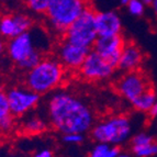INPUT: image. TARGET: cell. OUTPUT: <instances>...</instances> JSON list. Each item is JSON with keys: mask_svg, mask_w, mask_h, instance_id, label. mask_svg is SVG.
I'll return each mask as SVG.
<instances>
[{"mask_svg": "<svg viewBox=\"0 0 157 157\" xmlns=\"http://www.w3.org/2000/svg\"><path fill=\"white\" fill-rule=\"evenodd\" d=\"M1 91H3V87H2V85L0 84V92Z\"/></svg>", "mask_w": 157, "mask_h": 157, "instance_id": "4dcf8cb0", "label": "cell"}, {"mask_svg": "<svg viewBox=\"0 0 157 157\" xmlns=\"http://www.w3.org/2000/svg\"><path fill=\"white\" fill-rule=\"evenodd\" d=\"M94 23L98 36H114L122 32V21L117 11H96Z\"/></svg>", "mask_w": 157, "mask_h": 157, "instance_id": "4fadbf2b", "label": "cell"}, {"mask_svg": "<svg viewBox=\"0 0 157 157\" xmlns=\"http://www.w3.org/2000/svg\"><path fill=\"white\" fill-rule=\"evenodd\" d=\"M131 151L136 157H152L157 155V141H153L142 146H131Z\"/></svg>", "mask_w": 157, "mask_h": 157, "instance_id": "d6986e66", "label": "cell"}, {"mask_svg": "<svg viewBox=\"0 0 157 157\" xmlns=\"http://www.w3.org/2000/svg\"><path fill=\"white\" fill-rule=\"evenodd\" d=\"M51 0H22L30 11L36 16H44Z\"/></svg>", "mask_w": 157, "mask_h": 157, "instance_id": "ffe728a7", "label": "cell"}, {"mask_svg": "<svg viewBox=\"0 0 157 157\" xmlns=\"http://www.w3.org/2000/svg\"><path fill=\"white\" fill-rule=\"evenodd\" d=\"M0 1H1V0H0Z\"/></svg>", "mask_w": 157, "mask_h": 157, "instance_id": "1f68e13d", "label": "cell"}, {"mask_svg": "<svg viewBox=\"0 0 157 157\" xmlns=\"http://www.w3.org/2000/svg\"><path fill=\"white\" fill-rule=\"evenodd\" d=\"M6 51V42H5V39H3L1 35H0V58L1 56L3 55V53Z\"/></svg>", "mask_w": 157, "mask_h": 157, "instance_id": "d4e9b609", "label": "cell"}, {"mask_svg": "<svg viewBox=\"0 0 157 157\" xmlns=\"http://www.w3.org/2000/svg\"><path fill=\"white\" fill-rule=\"evenodd\" d=\"M148 88H151L148 76L141 69L125 71L115 82V89L119 94L130 102Z\"/></svg>", "mask_w": 157, "mask_h": 157, "instance_id": "ba28073f", "label": "cell"}, {"mask_svg": "<svg viewBox=\"0 0 157 157\" xmlns=\"http://www.w3.org/2000/svg\"><path fill=\"white\" fill-rule=\"evenodd\" d=\"M117 157H131V155H130V154H128V153L120 152V154H119Z\"/></svg>", "mask_w": 157, "mask_h": 157, "instance_id": "83f0119b", "label": "cell"}, {"mask_svg": "<svg viewBox=\"0 0 157 157\" xmlns=\"http://www.w3.org/2000/svg\"><path fill=\"white\" fill-rule=\"evenodd\" d=\"M152 7H153V9H154L155 14H156V16H157V0H153V2H152Z\"/></svg>", "mask_w": 157, "mask_h": 157, "instance_id": "4316f807", "label": "cell"}, {"mask_svg": "<svg viewBox=\"0 0 157 157\" xmlns=\"http://www.w3.org/2000/svg\"><path fill=\"white\" fill-rule=\"evenodd\" d=\"M117 68L118 67L110 60L91 48L78 71L79 75L87 81H101L110 78Z\"/></svg>", "mask_w": 157, "mask_h": 157, "instance_id": "52a82bcc", "label": "cell"}, {"mask_svg": "<svg viewBox=\"0 0 157 157\" xmlns=\"http://www.w3.org/2000/svg\"><path fill=\"white\" fill-rule=\"evenodd\" d=\"M33 18L26 13H10L0 17V35L10 40L33 28Z\"/></svg>", "mask_w": 157, "mask_h": 157, "instance_id": "8fae6325", "label": "cell"}, {"mask_svg": "<svg viewBox=\"0 0 157 157\" xmlns=\"http://www.w3.org/2000/svg\"><path fill=\"white\" fill-rule=\"evenodd\" d=\"M128 10L130 14L134 17H142L144 14L145 11V5L142 2L141 0H130L126 5Z\"/></svg>", "mask_w": 157, "mask_h": 157, "instance_id": "44dd1931", "label": "cell"}, {"mask_svg": "<svg viewBox=\"0 0 157 157\" xmlns=\"http://www.w3.org/2000/svg\"><path fill=\"white\" fill-rule=\"evenodd\" d=\"M119 146L107 143H97L89 153V157H117L120 154Z\"/></svg>", "mask_w": 157, "mask_h": 157, "instance_id": "ac0fdd59", "label": "cell"}, {"mask_svg": "<svg viewBox=\"0 0 157 157\" xmlns=\"http://www.w3.org/2000/svg\"><path fill=\"white\" fill-rule=\"evenodd\" d=\"M153 141H154V137L152 135H149L145 132H142V133H137L132 137L131 144L132 146H142V145L148 144Z\"/></svg>", "mask_w": 157, "mask_h": 157, "instance_id": "7402d4cb", "label": "cell"}, {"mask_svg": "<svg viewBox=\"0 0 157 157\" xmlns=\"http://www.w3.org/2000/svg\"><path fill=\"white\" fill-rule=\"evenodd\" d=\"M119 1H120V3L122 6H126L128 3V1H130V0H119Z\"/></svg>", "mask_w": 157, "mask_h": 157, "instance_id": "f546056e", "label": "cell"}, {"mask_svg": "<svg viewBox=\"0 0 157 157\" xmlns=\"http://www.w3.org/2000/svg\"><path fill=\"white\" fill-rule=\"evenodd\" d=\"M145 55L142 48L133 42L126 41L122 53H121L120 59H119L118 68L122 71H131L135 69H140L141 65L144 62Z\"/></svg>", "mask_w": 157, "mask_h": 157, "instance_id": "5bb4252c", "label": "cell"}, {"mask_svg": "<svg viewBox=\"0 0 157 157\" xmlns=\"http://www.w3.org/2000/svg\"><path fill=\"white\" fill-rule=\"evenodd\" d=\"M141 1L144 3L145 6H152V2H153V0H141Z\"/></svg>", "mask_w": 157, "mask_h": 157, "instance_id": "f1b7e54d", "label": "cell"}, {"mask_svg": "<svg viewBox=\"0 0 157 157\" xmlns=\"http://www.w3.org/2000/svg\"><path fill=\"white\" fill-rule=\"evenodd\" d=\"M63 141L67 144H80L84 141V134L69 133L63 135Z\"/></svg>", "mask_w": 157, "mask_h": 157, "instance_id": "603a6c76", "label": "cell"}, {"mask_svg": "<svg viewBox=\"0 0 157 157\" xmlns=\"http://www.w3.org/2000/svg\"><path fill=\"white\" fill-rule=\"evenodd\" d=\"M8 97L11 113L16 117H22L33 110L41 101V94L34 92L28 87H12L6 92Z\"/></svg>", "mask_w": 157, "mask_h": 157, "instance_id": "9c48e42d", "label": "cell"}, {"mask_svg": "<svg viewBox=\"0 0 157 157\" xmlns=\"http://www.w3.org/2000/svg\"><path fill=\"white\" fill-rule=\"evenodd\" d=\"M6 52L12 63L25 71H30L45 57L42 51L35 45L31 30L8 40L6 43Z\"/></svg>", "mask_w": 157, "mask_h": 157, "instance_id": "277c9868", "label": "cell"}, {"mask_svg": "<svg viewBox=\"0 0 157 157\" xmlns=\"http://www.w3.org/2000/svg\"><path fill=\"white\" fill-rule=\"evenodd\" d=\"M46 121L43 120L40 117H30L26 120L23 121L22 123V131L26 134H31V135H36V134H41L47 128Z\"/></svg>", "mask_w": 157, "mask_h": 157, "instance_id": "e0dca14e", "label": "cell"}, {"mask_svg": "<svg viewBox=\"0 0 157 157\" xmlns=\"http://www.w3.org/2000/svg\"><path fill=\"white\" fill-rule=\"evenodd\" d=\"M90 51L91 48L74 44L62 37L56 47V58L65 67V69L78 71Z\"/></svg>", "mask_w": 157, "mask_h": 157, "instance_id": "30bf717a", "label": "cell"}, {"mask_svg": "<svg viewBox=\"0 0 157 157\" xmlns=\"http://www.w3.org/2000/svg\"><path fill=\"white\" fill-rule=\"evenodd\" d=\"M125 43L126 40L122 34L114 35V36H98L92 50L98 52L100 55L110 60L111 63L118 67L119 59Z\"/></svg>", "mask_w": 157, "mask_h": 157, "instance_id": "7c38bea8", "label": "cell"}, {"mask_svg": "<svg viewBox=\"0 0 157 157\" xmlns=\"http://www.w3.org/2000/svg\"><path fill=\"white\" fill-rule=\"evenodd\" d=\"M89 6V0H51L44 13L46 28L52 34L63 37Z\"/></svg>", "mask_w": 157, "mask_h": 157, "instance_id": "3957f363", "label": "cell"}, {"mask_svg": "<svg viewBox=\"0 0 157 157\" xmlns=\"http://www.w3.org/2000/svg\"><path fill=\"white\" fill-rule=\"evenodd\" d=\"M156 101H157V94L153 90L152 87H151L147 90H145L143 94H140L137 98H135L131 103H132V107L136 111H140V112H149L151 109L156 103Z\"/></svg>", "mask_w": 157, "mask_h": 157, "instance_id": "2e32d148", "label": "cell"}, {"mask_svg": "<svg viewBox=\"0 0 157 157\" xmlns=\"http://www.w3.org/2000/svg\"><path fill=\"white\" fill-rule=\"evenodd\" d=\"M14 124V115L11 113L8 97L5 91L0 92V131H10Z\"/></svg>", "mask_w": 157, "mask_h": 157, "instance_id": "9a60e30c", "label": "cell"}, {"mask_svg": "<svg viewBox=\"0 0 157 157\" xmlns=\"http://www.w3.org/2000/svg\"><path fill=\"white\" fill-rule=\"evenodd\" d=\"M33 157H54V155H53V152L51 149L43 148V149H40L39 152L35 153Z\"/></svg>", "mask_w": 157, "mask_h": 157, "instance_id": "cb8c5ba5", "label": "cell"}, {"mask_svg": "<svg viewBox=\"0 0 157 157\" xmlns=\"http://www.w3.org/2000/svg\"><path fill=\"white\" fill-rule=\"evenodd\" d=\"M148 114L152 117V118H156L157 117V101H156V103L154 105V107L151 109V111L148 112Z\"/></svg>", "mask_w": 157, "mask_h": 157, "instance_id": "484cf974", "label": "cell"}, {"mask_svg": "<svg viewBox=\"0 0 157 157\" xmlns=\"http://www.w3.org/2000/svg\"><path fill=\"white\" fill-rule=\"evenodd\" d=\"M48 124L63 135L85 134L94 125V113L84 99L74 92L56 89L46 99Z\"/></svg>", "mask_w": 157, "mask_h": 157, "instance_id": "6da1fadb", "label": "cell"}, {"mask_svg": "<svg viewBox=\"0 0 157 157\" xmlns=\"http://www.w3.org/2000/svg\"><path fill=\"white\" fill-rule=\"evenodd\" d=\"M65 67L56 57H44L25 74V86L39 94H51L65 79Z\"/></svg>", "mask_w": 157, "mask_h": 157, "instance_id": "7a4b0ae2", "label": "cell"}, {"mask_svg": "<svg viewBox=\"0 0 157 157\" xmlns=\"http://www.w3.org/2000/svg\"><path fill=\"white\" fill-rule=\"evenodd\" d=\"M90 132L94 142L119 146L131 137L132 123L125 115H113L94 124Z\"/></svg>", "mask_w": 157, "mask_h": 157, "instance_id": "5b68a950", "label": "cell"}, {"mask_svg": "<svg viewBox=\"0 0 157 157\" xmlns=\"http://www.w3.org/2000/svg\"><path fill=\"white\" fill-rule=\"evenodd\" d=\"M94 18L96 10L90 5L81 13L80 17L76 19V21L68 28L63 37L74 44L92 48L98 39Z\"/></svg>", "mask_w": 157, "mask_h": 157, "instance_id": "8992f818", "label": "cell"}]
</instances>
